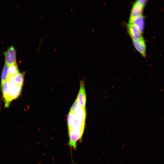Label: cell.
Instances as JSON below:
<instances>
[{"label": "cell", "instance_id": "obj_1", "mask_svg": "<svg viewBox=\"0 0 164 164\" xmlns=\"http://www.w3.org/2000/svg\"><path fill=\"white\" fill-rule=\"evenodd\" d=\"M9 89V99L10 102L16 99L20 95L22 86L15 83L7 82Z\"/></svg>", "mask_w": 164, "mask_h": 164}, {"label": "cell", "instance_id": "obj_2", "mask_svg": "<svg viewBox=\"0 0 164 164\" xmlns=\"http://www.w3.org/2000/svg\"><path fill=\"white\" fill-rule=\"evenodd\" d=\"M5 64L9 66L16 63V51L13 46L9 47L4 52Z\"/></svg>", "mask_w": 164, "mask_h": 164}, {"label": "cell", "instance_id": "obj_3", "mask_svg": "<svg viewBox=\"0 0 164 164\" xmlns=\"http://www.w3.org/2000/svg\"><path fill=\"white\" fill-rule=\"evenodd\" d=\"M147 1L145 0L136 1L132 9L130 18H133L141 15Z\"/></svg>", "mask_w": 164, "mask_h": 164}, {"label": "cell", "instance_id": "obj_4", "mask_svg": "<svg viewBox=\"0 0 164 164\" xmlns=\"http://www.w3.org/2000/svg\"><path fill=\"white\" fill-rule=\"evenodd\" d=\"M77 99L79 105L82 108H85L86 97L84 82L83 81L80 82V90Z\"/></svg>", "mask_w": 164, "mask_h": 164}, {"label": "cell", "instance_id": "obj_5", "mask_svg": "<svg viewBox=\"0 0 164 164\" xmlns=\"http://www.w3.org/2000/svg\"><path fill=\"white\" fill-rule=\"evenodd\" d=\"M129 22L130 24L135 26L141 33L143 32L144 27V20L142 15L133 18H130Z\"/></svg>", "mask_w": 164, "mask_h": 164}, {"label": "cell", "instance_id": "obj_6", "mask_svg": "<svg viewBox=\"0 0 164 164\" xmlns=\"http://www.w3.org/2000/svg\"><path fill=\"white\" fill-rule=\"evenodd\" d=\"M133 43L136 50L141 54L145 57L146 55V45L142 37L135 40H133Z\"/></svg>", "mask_w": 164, "mask_h": 164}, {"label": "cell", "instance_id": "obj_7", "mask_svg": "<svg viewBox=\"0 0 164 164\" xmlns=\"http://www.w3.org/2000/svg\"><path fill=\"white\" fill-rule=\"evenodd\" d=\"M128 33L133 40H136L142 37L141 33L134 25L130 23L127 25Z\"/></svg>", "mask_w": 164, "mask_h": 164}, {"label": "cell", "instance_id": "obj_8", "mask_svg": "<svg viewBox=\"0 0 164 164\" xmlns=\"http://www.w3.org/2000/svg\"><path fill=\"white\" fill-rule=\"evenodd\" d=\"M2 96L5 102V106L8 107L11 102L9 99V87L8 83L6 81L1 85Z\"/></svg>", "mask_w": 164, "mask_h": 164}, {"label": "cell", "instance_id": "obj_9", "mask_svg": "<svg viewBox=\"0 0 164 164\" xmlns=\"http://www.w3.org/2000/svg\"><path fill=\"white\" fill-rule=\"evenodd\" d=\"M73 113L79 118L83 120H86V114L85 108H82L79 105Z\"/></svg>", "mask_w": 164, "mask_h": 164}, {"label": "cell", "instance_id": "obj_10", "mask_svg": "<svg viewBox=\"0 0 164 164\" xmlns=\"http://www.w3.org/2000/svg\"><path fill=\"white\" fill-rule=\"evenodd\" d=\"M19 73L16 63L8 66V75L15 76Z\"/></svg>", "mask_w": 164, "mask_h": 164}, {"label": "cell", "instance_id": "obj_11", "mask_svg": "<svg viewBox=\"0 0 164 164\" xmlns=\"http://www.w3.org/2000/svg\"><path fill=\"white\" fill-rule=\"evenodd\" d=\"M8 66L5 64L3 67L1 76V85L6 81L8 76Z\"/></svg>", "mask_w": 164, "mask_h": 164}, {"label": "cell", "instance_id": "obj_12", "mask_svg": "<svg viewBox=\"0 0 164 164\" xmlns=\"http://www.w3.org/2000/svg\"><path fill=\"white\" fill-rule=\"evenodd\" d=\"M24 73H19L14 77V81L15 83L22 86L24 80Z\"/></svg>", "mask_w": 164, "mask_h": 164}, {"label": "cell", "instance_id": "obj_13", "mask_svg": "<svg viewBox=\"0 0 164 164\" xmlns=\"http://www.w3.org/2000/svg\"><path fill=\"white\" fill-rule=\"evenodd\" d=\"M78 105L79 104L77 100L76 99L70 108V111L72 112H73L76 108Z\"/></svg>", "mask_w": 164, "mask_h": 164}]
</instances>
